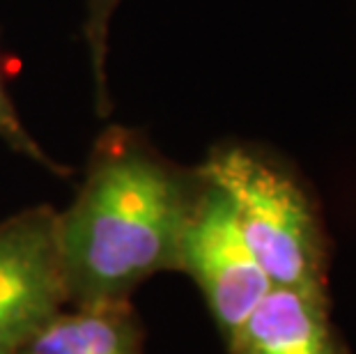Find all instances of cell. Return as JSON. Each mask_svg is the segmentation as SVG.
<instances>
[{"label": "cell", "instance_id": "1", "mask_svg": "<svg viewBox=\"0 0 356 354\" xmlns=\"http://www.w3.org/2000/svg\"><path fill=\"white\" fill-rule=\"evenodd\" d=\"M204 177L131 127L97 136L70 207L58 212V248L70 306L131 301L147 278L179 269V246Z\"/></svg>", "mask_w": 356, "mask_h": 354}, {"label": "cell", "instance_id": "2", "mask_svg": "<svg viewBox=\"0 0 356 354\" xmlns=\"http://www.w3.org/2000/svg\"><path fill=\"white\" fill-rule=\"evenodd\" d=\"M225 195L241 235L274 285L324 290V235L308 191L246 143H223L200 166Z\"/></svg>", "mask_w": 356, "mask_h": 354}, {"label": "cell", "instance_id": "3", "mask_svg": "<svg viewBox=\"0 0 356 354\" xmlns=\"http://www.w3.org/2000/svg\"><path fill=\"white\" fill-rule=\"evenodd\" d=\"M70 306L58 248V209L28 207L0 221V354H19Z\"/></svg>", "mask_w": 356, "mask_h": 354}, {"label": "cell", "instance_id": "4", "mask_svg": "<svg viewBox=\"0 0 356 354\" xmlns=\"http://www.w3.org/2000/svg\"><path fill=\"white\" fill-rule=\"evenodd\" d=\"M198 283L225 341L271 290L225 195L204 179L179 246V269Z\"/></svg>", "mask_w": 356, "mask_h": 354}, {"label": "cell", "instance_id": "5", "mask_svg": "<svg viewBox=\"0 0 356 354\" xmlns=\"http://www.w3.org/2000/svg\"><path fill=\"white\" fill-rule=\"evenodd\" d=\"M232 354H343L324 290L271 285L228 341Z\"/></svg>", "mask_w": 356, "mask_h": 354}, {"label": "cell", "instance_id": "6", "mask_svg": "<svg viewBox=\"0 0 356 354\" xmlns=\"http://www.w3.org/2000/svg\"><path fill=\"white\" fill-rule=\"evenodd\" d=\"M19 354H145V331L131 301L67 306Z\"/></svg>", "mask_w": 356, "mask_h": 354}, {"label": "cell", "instance_id": "7", "mask_svg": "<svg viewBox=\"0 0 356 354\" xmlns=\"http://www.w3.org/2000/svg\"><path fill=\"white\" fill-rule=\"evenodd\" d=\"M118 3L120 0H86L83 37L88 44L90 74L95 83V106L99 115H108L113 108L108 90V33Z\"/></svg>", "mask_w": 356, "mask_h": 354}, {"label": "cell", "instance_id": "8", "mask_svg": "<svg viewBox=\"0 0 356 354\" xmlns=\"http://www.w3.org/2000/svg\"><path fill=\"white\" fill-rule=\"evenodd\" d=\"M0 140L5 143L12 152H17L26 159L35 161L37 166H42L44 170L53 172L58 177L70 175V168L63 163H58L51 154H47L40 143H37L30 131L26 129V124L21 122L19 111L14 106L10 90L5 86V70H3V54H0Z\"/></svg>", "mask_w": 356, "mask_h": 354}]
</instances>
